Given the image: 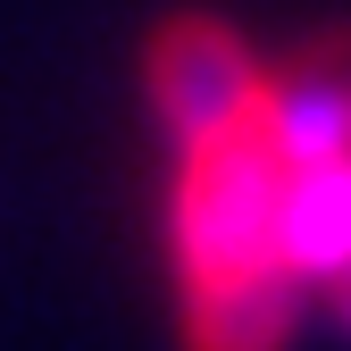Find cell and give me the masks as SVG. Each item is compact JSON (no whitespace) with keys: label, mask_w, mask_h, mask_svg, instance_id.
<instances>
[{"label":"cell","mask_w":351,"mask_h":351,"mask_svg":"<svg viewBox=\"0 0 351 351\" xmlns=\"http://www.w3.org/2000/svg\"><path fill=\"white\" fill-rule=\"evenodd\" d=\"M143 84L184 351H285L310 310L351 335V34L259 59L226 17H176Z\"/></svg>","instance_id":"6da1fadb"}]
</instances>
